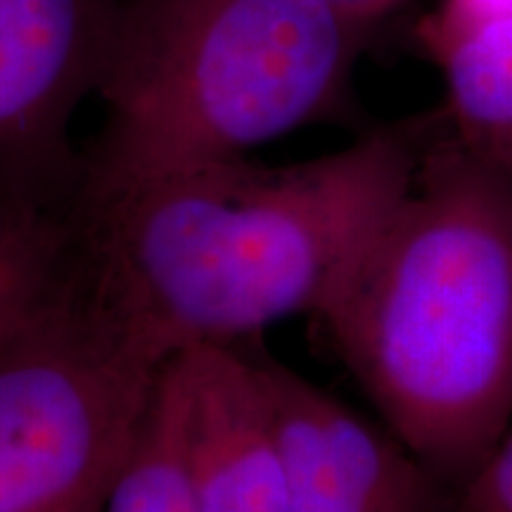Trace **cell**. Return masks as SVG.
I'll list each match as a JSON object with an SVG mask.
<instances>
[{
  "mask_svg": "<svg viewBox=\"0 0 512 512\" xmlns=\"http://www.w3.org/2000/svg\"><path fill=\"white\" fill-rule=\"evenodd\" d=\"M169 361L79 261L0 339V512H105Z\"/></svg>",
  "mask_w": 512,
  "mask_h": 512,
  "instance_id": "277c9868",
  "label": "cell"
},
{
  "mask_svg": "<svg viewBox=\"0 0 512 512\" xmlns=\"http://www.w3.org/2000/svg\"><path fill=\"white\" fill-rule=\"evenodd\" d=\"M325 3L332 5L349 22H354L356 27L368 31L373 24L399 10L406 0H325Z\"/></svg>",
  "mask_w": 512,
  "mask_h": 512,
  "instance_id": "4fadbf2b",
  "label": "cell"
},
{
  "mask_svg": "<svg viewBox=\"0 0 512 512\" xmlns=\"http://www.w3.org/2000/svg\"><path fill=\"white\" fill-rule=\"evenodd\" d=\"M366 34L325 0H119L81 197L233 162L337 117Z\"/></svg>",
  "mask_w": 512,
  "mask_h": 512,
  "instance_id": "3957f363",
  "label": "cell"
},
{
  "mask_svg": "<svg viewBox=\"0 0 512 512\" xmlns=\"http://www.w3.org/2000/svg\"><path fill=\"white\" fill-rule=\"evenodd\" d=\"M453 512H512V425L456 491Z\"/></svg>",
  "mask_w": 512,
  "mask_h": 512,
  "instance_id": "8fae6325",
  "label": "cell"
},
{
  "mask_svg": "<svg viewBox=\"0 0 512 512\" xmlns=\"http://www.w3.org/2000/svg\"><path fill=\"white\" fill-rule=\"evenodd\" d=\"M422 126L264 166L247 157L79 197L81 256L102 302L174 358L320 318L418 174Z\"/></svg>",
  "mask_w": 512,
  "mask_h": 512,
  "instance_id": "6da1fadb",
  "label": "cell"
},
{
  "mask_svg": "<svg viewBox=\"0 0 512 512\" xmlns=\"http://www.w3.org/2000/svg\"><path fill=\"white\" fill-rule=\"evenodd\" d=\"M119 0H0V188L79 202L72 126L98 95Z\"/></svg>",
  "mask_w": 512,
  "mask_h": 512,
  "instance_id": "5b68a950",
  "label": "cell"
},
{
  "mask_svg": "<svg viewBox=\"0 0 512 512\" xmlns=\"http://www.w3.org/2000/svg\"><path fill=\"white\" fill-rule=\"evenodd\" d=\"M176 358L200 512H294L283 444L245 344L192 347Z\"/></svg>",
  "mask_w": 512,
  "mask_h": 512,
  "instance_id": "52a82bcc",
  "label": "cell"
},
{
  "mask_svg": "<svg viewBox=\"0 0 512 512\" xmlns=\"http://www.w3.org/2000/svg\"><path fill=\"white\" fill-rule=\"evenodd\" d=\"M79 261V202L0 188V339L60 292Z\"/></svg>",
  "mask_w": 512,
  "mask_h": 512,
  "instance_id": "ba28073f",
  "label": "cell"
},
{
  "mask_svg": "<svg viewBox=\"0 0 512 512\" xmlns=\"http://www.w3.org/2000/svg\"><path fill=\"white\" fill-rule=\"evenodd\" d=\"M425 48L444 74L456 136L512 164V19L479 24Z\"/></svg>",
  "mask_w": 512,
  "mask_h": 512,
  "instance_id": "9c48e42d",
  "label": "cell"
},
{
  "mask_svg": "<svg viewBox=\"0 0 512 512\" xmlns=\"http://www.w3.org/2000/svg\"><path fill=\"white\" fill-rule=\"evenodd\" d=\"M318 323L377 420L458 491L512 425V164L427 140Z\"/></svg>",
  "mask_w": 512,
  "mask_h": 512,
  "instance_id": "7a4b0ae2",
  "label": "cell"
},
{
  "mask_svg": "<svg viewBox=\"0 0 512 512\" xmlns=\"http://www.w3.org/2000/svg\"><path fill=\"white\" fill-rule=\"evenodd\" d=\"M252 356L290 470L294 512H453L456 489L373 420L278 361Z\"/></svg>",
  "mask_w": 512,
  "mask_h": 512,
  "instance_id": "8992f818",
  "label": "cell"
},
{
  "mask_svg": "<svg viewBox=\"0 0 512 512\" xmlns=\"http://www.w3.org/2000/svg\"><path fill=\"white\" fill-rule=\"evenodd\" d=\"M105 512H200L185 453V387L176 356L159 377Z\"/></svg>",
  "mask_w": 512,
  "mask_h": 512,
  "instance_id": "30bf717a",
  "label": "cell"
},
{
  "mask_svg": "<svg viewBox=\"0 0 512 512\" xmlns=\"http://www.w3.org/2000/svg\"><path fill=\"white\" fill-rule=\"evenodd\" d=\"M498 19H512V0H441L437 12L422 24V46Z\"/></svg>",
  "mask_w": 512,
  "mask_h": 512,
  "instance_id": "7c38bea8",
  "label": "cell"
}]
</instances>
